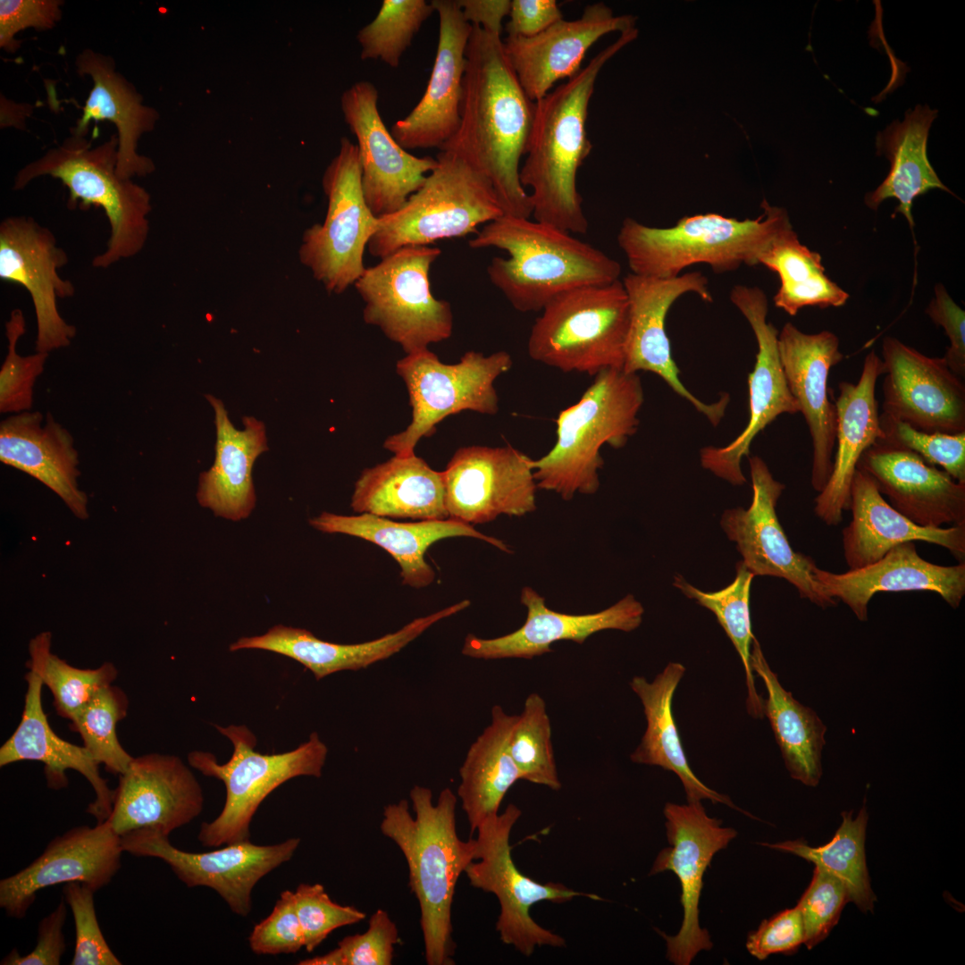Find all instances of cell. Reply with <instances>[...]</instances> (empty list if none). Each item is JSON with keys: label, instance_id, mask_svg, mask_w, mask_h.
<instances>
[{"label": "cell", "instance_id": "1", "mask_svg": "<svg viewBox=\"0 0 965 965\" xmlns=\"http://www.w3.org/2000/svg\"><path fill=\"white\" fill-rule=\"evenodd\" d=\"M466 58L459 127L441 149L457 152L491 181L504 214L530 218L519 173L535 102L523 89L500 36L473 26Z\"/></svg>", "mask_w": 965, "mask_h": 965}, {"label": "cell", "instance_id": "2", "mask_svg": "<svg viewBox=\"0 0 965 965\" xmlns=\"http://www.w3.org/2000/svg\"><path fill=\"white\" fill-rule=\"evenodd\" d=\"M638 36L635 28L599 52L585 67L535 102L534 117L520 167V182L529 187L534 220L585 234L588 220L576 185L579 168L592 145L587 134L590 100L605 63Z\"/></svg>", "mask_w": 965, "mask_h": 965}, {"label": "cell", "instance_id": "3", "mask_svg": "<svg viewBox=\"0 0 965 965\" xmlns=\"http://www.w3.org/2000/svg\"><path fill=\"white\" fill-rule=\"evenodd\" d=\"M407 801L386 805L380 829L403 853L409 886L420 907V926L428 965H451L456 944L452 938L451 907L456 885L474 860V839L463 841L456 826L457 796L449 788L432 802L430 788L415 785Z\"/></svg>", "mask_w": 965, "mask_h": 965}, {"label": "cell", "instance_id": "4", "mask_svg": "<svg viewBox=\"0 0 965 965\" xmlns=\"http://www.w3.org/2000/svg\"><path fill=\"white\" fill-rule=\"evenodd\" d=\"M469 247L508 253L507 258L493 257L487 273L521 313L541 312L567 290L620 280L617 261L572 233L534 219L503 214L484 224Z\"/></svg>", "mask_w": 965, "mask_h": 965}, {"label": "cell", "instance_id": "5", "mask_svg": "<svg viewBox=\"0 0 965 965\" xmlns=\"http://www.w3.org/2000/svg\"><path fill=\"white\" fill-rule=\"evenodd\" d=\"M763 214L737 219L716 213L684 216L670 227H653L633 218L622 222L617 243L630 273L672 278L693 264H705L717 273L759 264L762 254L792 227L787 211L763 199Z\"/></svg>", "mask_w": 965, "mask_h": 965}, {"label": "cell", "instance_id": "6", "mask_svg": "<svg viewBox=\"0 0 965 965\" xmlns=\"http://www.w3.org/2000/svg\"><path fill=\"white\" fill-rule=\"evenodd\" d=\"M643 400L637 373L605 369L594 375L579 400L558 413L551 449L533 459L537 488L553 491L564 500L577 493H596L598 472L604 465L600 449L626 444L638 429Z\"/></svg>", "mask_w": 965, "mask_h": 965}, {"label": "cell", "instance_id": "7", "mask_svg": "<svg viewBox=\"0 0 965 965\" xmlns=\"http://www.w3.org/2000/svg\"><path fill=\"white\" fill-rule=\"evenodd\" d=\"M117 147L116 134L96 147H91V140L71 135L21 168L13 182V189L20 190L38 177L51 176L68 189L70 209L96 206L104 210L110 237L105 250L92 260L96 268L105 269L135 256L149 234L150 195L132 179L118 175Z\"/></svg>", "mask_w": 965, "mask_h": 965}, {"label": "cell", "instance_id": "8", "mask_svg": "<svg viewBox=\"0 0 965 965\" xmlns=\"http://www.w3.org/2000/svg\"><path fill=\"white\" fill-rule=\"evenodd\" d=\"M423 186L396 212L378 217L367 249L379 259L407 246L476 233L504 214L491 181L457 152L440 149Z\"/></svg>", "mask_w": 965, "mask_h": 965}, {"label": "cell", "instance_id": "9", "mask_svg": "<svg viewBox=\"0 0 965 965\" xmlns=\"http://www.w3.org/2000/svg\"><path fill=\"white\" fill-rule=\"evenodd\" d=\"M541 312L527 341L532 359L593 376L623 369L630 312L622 280L567 290Z\"/></svg>", "mask_w": 965, "mask_h": 965}, {"label": "cell", "instance_id": "10", "mask_svg": "<svg viewBox=\"0 0 965 965\" xmlns=\"http://www.w3.org/2000/svg\"><path fill=\"white\" fill-rule=\"evenodd\" d=\"M214 726L231 742V759L220 764L208 751L188 754L192 768L221 780L226 790L221 813L213 821L201 824L197 839L205 847L249 840L250 823L263 801L291 778L320 777L328 754L327 746L315 732L292 751L263 754L255 750L256 738L246 726Z\"/></svg>", "mask_w": 965, "mask_h": 965}, {"label": "cell", "instance_id": "11", "mask_svg": "<svg viewBox=\"0 0 965 965\" xmlns=\"http://www.w3.org/2000/svg\"><path fill=\"white\" fill-rule=\"evenodd\" d=\"M441 254L430 245L403 247L365 267L354 284L365 303V323L378 327L406 355L452 334L450 304L431 291V266Z\"/></svg>", "mask_w": 965, "mask_h": 965}, {"label": "cell", "instance_id": "12", "mask_svg": "<svg viewBox=\"0 0 965 965\" xmlns=\"http://www.w3.org/2000/svg\"><path fill=\"white\" fill-rule=\"evenodd\" d=\"M512 365L504 350L490 355L467 351L455 364L442 363L429 348L406 355L397 362L396 371L407 389L412 419L405 430L389 436L383 447L396 456H409L449 415L465 410L495 415L499 398L494 382Z\"/></svg>", "mask_w": 965, "mask_h": 965}, {"label": "cell", "instance_id": "13", "mask_svg": "<svg viewBox=\"0 0 965 965\" xmlns=\"http://www.w3.org/2000/svg\"><path fill=\"white\" fill-rule=\"evenodd\" d=\"M522 815L510 803L501 813L484 820L477 827L474 860L465 873L472 886L493 894L499 904L496 930L500 940L531 956L537 947L563 948L566 940L539 925L531 916V908L540 902L564 903L583 896L601 900L597 894L577 892L561 883H540L516 868L509 843L511 831Z\"/></svg>", "mask_w": 965, "mask_h": 965}, {"label": "cell", "instance_id": "14", "mask_svg": "<svg viewBox=\"0 0 965 965\" xmlns=\"http://www.w3.org/2000/svg\"><path fill=\"white\" fill-rule=\"evenodd\" d=\"M323 188L326 216L304 232L299 259L329 293L340 294L364 273L365 250L378 224L364 197L357 146L346 137L325 169Z\"/></svg>", "mask_w": 965, "mask_h": 965}, {"label": "cell", "instance_id": "15", "mask_svg": "<svg viewBox=\"0 0 965 965\" xmlns=\"http://www.w3.org/2000/svg\"><path fill=\"white\" fill-rule=\"evenodd\" d=\"M663 813L669 846L657 855L650 876L672 871L679 879L684 913L680 929L675 936L660 935L666 941L667 960L689 965L700 952L713 946L709 931L699 921L704 874L714 855L726 848L737 832L708 816L701 801L667 802Z\"/></svg>", "mask_w": 965, "mask_h": 965}, {"label": "cell", "instance_id": "16", "mask_svg": "<svg viewBox=\"0 0 965 965\" xmlns=\"http://www.w3.org/2000/svg\"><path fill=\"white\" fill-rule=\"evenodd\" d=\"M121 842L123 852L164 860L188 887L212 888L232 912L247 917L256 885L292 858L300 839L271 845L245 840L210 852H189L174 847L169 836L158 831L138 829L122 835Z\"/></svg>", "mask_w": 965, "mask_h": 965}, {"label": "cell", "instance_id": "17", "mask_svg": "<svg viewBox=\"0 0 965 965\" xmlns=\"http://www.w3.org/2000/svg\"><path fill=\"white\" fill-rule=\"evenodd\" d=\"M442 474L449 518L473 525L536 509L533 459L511 445L460 448Z\"/></svg>", "mask_w": 965, "mask_h": 965}, {"label": "cell", "instance_id": "18", "mask_svg": "<svg viewBox=\"0 0 965 965\" xmlns=\"http://www.w3.org/2000/svg\"><path fill=\"white\" fill-rule=\"evenodd\" d=\"M622 282L630 312L623 369L628 373L645 371L656 373L713 425H717L728 405V395L724 394L717 402L709 404L696 398L684 385L672 357L666 331L668 311L683 295L694 293L703 301H713L706 276L701 272L684 273L672 278L647 277L629 273Z\"/></svg>", "mask_w": 965, "mask_h": 965}, {"label": "cell", "instance_id": "19", "mask_svg": "<svg viewBox=\"0 0 965 965\" xmlns=\"http://www.w3.org/2000/svg\"><path fill=\"white\" fill-rule=\"evenodd\" d=\"M730 300L749 323L756 338L758 352L753 371L749 375V421L744 430L722 448L701 450V466L734 485L746 480L741 469L743 457L749 456L755 437L782 414L799 413L792 395L779 348L778 331L767 320L768 298L756 286L737 284L730 291Z\"/></svg>", "mask_w": 965, "mask_h": 965}, {"label": "cell", "instance_id": "20", "mask_svg": "<svg viewBox=\"0 0 965 965\" xmlns=\"http://www.w3.org/2000/svg\"><path fill=\"white\" fill-rule=\"evenodd\" d=\"M68 263L54 233L34 218L11 216L0 223V278L24 287L37 320L36 352L50 353L71 345L77 329L57 308L58 298H71L75 288L58 269Z\"/></svg>", "mask_w": 965, "mask_h": 965}, {"label": "cell", "instance_id": "21", "mask_svg": "<svg viewBox=\"0 0 965 965\" xmlns=\"http://www.w3.org/2000/svg\"><path fill=\"white\" fill-rule=\"evenodd\" d=\"M752 499L747 509H727L721 526L736 542L747 569L755 575L785 579L801 598L826 608L835 600L821 591L815 577L814 560L793 550L777 518L776 507L785 485L776 481L767 464L759 457L749 458Z\"/></svg>", "mask_w": 965, "mask_h": 965}, {"label": "cell", "instance_id": "22", "mask_svg": "<svg viewBox=\"0 0 965 965\" xmlns=\"http://www.w3.org/2000/svg\"><path fill=\"white\" fill-rule=\"evenodd\" d=\"M378 99L375 86L361 80L342 93L340 107L357 141L365 199L381 217L399 210L423 186L437 161L415 156L396 141L382 119Z\"/></svg>", "mask_w": 965, "mask_h": 965}, {"label": "cell", "instance_id": "23", "mask_svg": "<svg viewBox=\"0 0 965 965\" xmlns=\"http://www.w3.org/2000/svg\"><path fill=\"white\" fill-rule=\"evenodd\" d=\"M883 413L926 432H965V384L944 357L896 338L882 342Z\"/></svg>", "mask_w": 965, "mask_h": 965}, {"label": "cell", "instance_id": "24", "mask_svg": "<svg viewBox=\"0 0 965 965\" xmlns=\"http://www.w3.org/2000/svg\"><path fill=\"white\" fill-rule=\"evenodd\" d=\"M122 852L121 836L107 819L72 827L55 837L29 866L0 881V907L21 919L46 887L79 882L96 893L119 871Z\"/></svg>", "mask_w": 965, "mask_h": 965}, {"label": "cell", "instance_id": "25", "mask_svg": "<svg viewBox=\"0 0 965 965\" xmlns=\"http://www.w3.org/2000/svg\"><path fill=\"white\" fill-rule=\"evenodd\" d=\"M204 794L190 768L175 755L133 758L120 775L107 818L120 836L153 829L167 836L202 812Z\"/></svg>", "mask_w": 965, "mask_h": 965}, {"label": "cell", "instance_id": "26", "mask_svg": "<svg viewBox=\"0 0 965 965\" xmlns=\"http://www.w3.org/2000/svg\"><path fill=\"white\" fill-rule=\"evenodd\" d=\"M439 17L436 56L425 91L417 105L390 129L406 150L439 148L456 134L460 123L466 48L473 26L457 0L431 1Z\"/></svg>", "mask_w": 965, "mask_h": 965}, {"label": "cell", "instance_id": "27", "mask_svg": "<svg viewBox=\"0 0 965 965\" xmlns=\"http://www.w3.org/2000/svg\"><path fill=\"white\" fill-rule=\"evenodd\" d=\"M778 348L789 390L809 428L810 482L820 492L831 475L835 447L836 409L828 397V375L844 356L834 332L805 333L792 323H786L778 333Z\"/></svg>", "mask_w": 965, "mask_h": 965}, {"label": "cell", "instance_id": "28", "mask_svg": "<svg viewBox=\"0 0 965 965\" xmlns=\"http://www.w3.org/2000/svg\"><path fill=\"white\" fill-rule=\"evenodd\" d=\"M636 17L614 16L602 2L588 4L575 20L564 19L530 37H506L507 57L527 96L536 102L554 84L581 71L588 50L603 36L634 29Z\"/></svg>", "mask_w": 965, "mask_h": 965}, {"label": "cell", "instance_id": "29", "mask_svg": "<svg viewBox=\"0 0 965 965\" xmlns=\"http://www.w3.org/2000/svg\"><path fill=\"white\" fill-rule=\"evenodd\" d=\"M521 603L527 615L517 630L495 638L466 635L462 654L478 659H524L552 651L558 641L583 644L592 634L608 629L631 632L640 626L644 608L632 594L614 605L591 614L571 615L549 608L545 599L532 587L521 591Z\"/></svg>", "mask_w": 965, "mask_h": 965}, {"label": "cell", "instance_id": "30", "mask_svg": "<svg viewBox=\"0 0 965 965\" xmlns=\"http://www.w3.org/2000/svg\"><path fill=\"white\" fill-rule=\"evenodd\" d=\"M857 468L867 473L889 504L914 524L965 526V483L916 453L877 442L862 454Z\"/></svg>", "mask_w": 965, "mask_h": 965}, {"label": "cell", "instance_id": "31", "mask_svg": "<svg viewBox=\"0 0 965 965\" xmlns=\"http://www.w3.org/2000/svg\"><path fill=\"white\" fill-rule=\"evenodd\" d=\"M815 577L827 597L841 600L860 621L868 620V608L878 592L930 591L957 608L965 595V563L941 566L927 561L914 541L896 545L879 560L844 573L815 569Z\"/></svg>", "mask_w": 965, "mask_h": 965}, {"label": "cell", "instance_id": "32", "mask_svg": "<svg viewBox=\"0 0 965 965\" xmlns=\"http://www.w3.org/2000/svg\"><path fill=\"white\" fill-rule=\"evenodd\" d=\"M884 374L882 359L871 350L857 383L841 382L835 401L836 451L831 475L815 499V513L827 525H837L849 509L851 487L862 454L885 438L880 426L876 384Z\"/></svg>", "mask_w": 965, "mask_h": 965}, {"label": "cell", "instance_id": "33", "mask_svg": "<svg viewBox=\"0 0 965 965\" xmlns=\"http://www.w3.org/2000/svg\"><path fill=\"white\" fill-rule=\"evenodd\" d=\"M25 676L27 691L21 719L13 734L0 748V767L22 760L44 764L46 785L50 789L67 787V769L81 774L91 785L95 800L87 812L97 823L105 821L112 811L114 790L100 776L99 764L85 746L71 743L51 728L42 706L43 680L31 665Z\"/></svg>", "mask_w": 965, "mask_h": 965}, {"label": "cell", "instance_id": "34", "mask_svg": "<svg viewBox=\"0 0 965 965\" xmlns=\"http://www.w3.org/2000/svg\"><path fill=\"white\" fill-rule=\"evenodd\" d=\"M75 65L79 75H88L93 87L82 106V114L71 129V135L85 137L91 121H108L117 129L116 171L123 179L152 173L154 162L137 152L140 137L153 130L159 118L155 109L143 104L135 87L115 71L112 57L92 49L78 55Z\"/></svg>", "mask_w": 965, "mask_h": 965}, {"label": "cell", "instance_id": "35", "mask_svg": "<svg viewBox=\"0 0 965 965\" xmlns=\"http://www.w3.org/2000/svg\"><path fill=\"white\" fill-rule=\"evenodd\" d=\"M470 605L461 600L430 615L415 618L398 631L377 639L353 644L323 641L304 628L276 625L262 635L241 637L231 651L245 649L268 650L289 657L310 670L318 681L343 670H359L399 652L437 622Z\"/></svg>", "mask_w": 965, "mask_h": 965}, {"label": "cell", "instance_id": "36", "mask_svg": "<svg viewBox=\"0 0 965 965\" xmlns=\"http://www.w3.org/2000/svg\"><path fill=\"white\" fill-rule=\"evenodd\" d=\"M0 460L44 483L75 516L88 518V497L78 484L80 473L73 437L50 412L44 416L39 411H26L3 420Z\"/></svg>", "mask_w": 965, "mask_h": 965}, {"label": "cell", "instance_id": "37", "mask_svg": "<svg viewBox=\"0 0 965 965\" xmlns=\"http://www.w3.org/2000/svg\"><path fill=\"white\" fill-rule=\"evenodd\" d=\"M316 530L341 533L373 543L397 561L402 583L421 589L429 586L436 573L425 560V552L436 541L453 537H469L486 541L499 550L510 553L502 541L486 535L472 524L453 518L397 522L371 514L344 516L323 512L309 520Z\"/></svg>", "mask_w": 965, "mask_h": 965}, {"label": "cell", "instance_id": "38", "mask_svg": "<svg viewBox=\"0 0 965 965\" xmlns=\"http://www.w3.org/2000/svg\"><path fill=\"white\" fill-rule=\"evenodd\" d=\"M852 521L843 531V549L850 569L861 568L882 558L906 541H922L949 550L961 562L965 557V526L925 527L894 509L882 496L874 480L857 468L851 487Z\"/></svg>", "mask_w": 965, "mask_h": 965}, {"label": "cell", "instance_id": "39", "mask_svg": "<svg viewBox=\"0 0 965 965\" xmlns=\"http://www.w3.org/2000/svg\"><path fill=\"white\" fill-rule=\"evenodd\" d=\"M205 397L214 413L215 457L210 469L199 475L197 499L216 516L240 521L256 506L252 468L268 450L265 426L253 416H245L244 428L239 430L221 399L210 394Z\"/></svg>", "mask_w": 965, "mask_h": 965}, {"label": "cell", "instance_id": "40", "mask_svg": "<svg viewBox=\"0 0 965 965\" xmlns=\"http://www.w3.org/2000/svg\"><path fill=\"white\" fill-rule=\"evenodd\" d=\"M350 506L358 514L387 518H449L442 472L415 453L396 456L362 471Z\"/></svg>", "mask_w": 965, "mask_h": 965}, {"label": "cell", "instance_id": "41", "mask_svg": "<svg viewBox=\"0 0 965 965\" xmlns=\"http://www.w3.org/2000/svg\"><path fill=\"white\" fill-rule=\"evenodd\" d=\"M684 673L683 664L669 662L652 682L638 676L630 681L631 689L641 700L647 721L641 743L630 759L634 763L674 772L684 785L688 802L709 800L714 804L721 803L743 811L728 796L701 782L688 763L672 712L674 693Z\"/></svg>", "mask_w": 965, "mask_h": 965}, {"label": "cell", "instance_id": "42", "mask_svg": "<svg viewBox=\"0 0 965 965\" xmlns=\"http://www.w3.org/2000/svg\"><path fill=\"white\" fill-rule=\"evenodd\" d=\"M937 111L927 105H917L905 113L902 122L894 121L876 137L877 155L889 160L890 170L883 182L865 196V204L877 210L888 198L899 205L895 213L902 214L912 227L914 199L937 189L953 193L943 184L931 165L927 153L929 129Z\"/></svg>", "mask_w": 965, "mask_h": 965}, {"label": "cell", "instance_id": "43", "mask_svg": "<svg viewBox=\"0 0 965 965\" xmlns=\"http://www.w3.org/2000/svg\"><path fill=\"white\" fill-rule=\"evenodd\" d=\"M750 665L765 684L768 697L763 700V714L769 720L790 776L807 786H817L822 776L827 726L812 709L800 703L781 685L755 636Z\"/></svg>", "mask_w": 965, "mask_h": 965}, {"label": "cell", "instance_id": "44", "mask_svg": "<svg viewBox=\"0 0 965 965\" xmlns=\"http://www.w3.org/2000/svg\"><path fill=\"white\" fill-rule=\"evenodd\" d=\"M517 715L492 707L491 722L470 745L459 768L457 796L474 833L499 806L521 774L509 751V736Z\"/></svg>", "mask_w": 965, "mask_h": 965}, {"label": "cell", "instance_id": "45", "mask_svg": "<svg viewBox=\"0 0 965 965\" xmlns=\"http://www.w3.org/2000/svg\"><path fill=\"white\" fill-rule=\"evenodd\" d=\"M759 264L777 273L780 287L773 301L789 315L806 306L839 307L849 298L826 274L820 255L801 243L793 226L773 240Z\"/></svg>", "mask_w": 965, "mask_h": 965}, {"label": "cell", "instance_id": "46", "mask_svg": "<svg viewBox=\"0 0 965 965\" xmlns=\"http://www.w3.org/2000/svg\"><path fill=\"white\" fill-rule=\"evenodd\" d=\"M868 821L863 806L855 818L852 811L842 812V823L826 844L810 846L803 839L760 844L801 857L829 872L845 885L849 902L862 912H873L877 897L871 888L865 853Z\"/></svg>", "mask_w": 965, "mask_h": 965}, {"label": "cell", "instance_id": "47", "mask_svg": "<svg viewBox=\"0 0 965 965\" xmlns=\"http://www.w3.org/2000/svg\"><path fill=\"white\" fill-rule=\"evenodd\" d=\"M754 575L743 561L736 564V575L732 583L713 592H702L682 575H676L674 585L685 596L695 600L700 605L711 610L738 652L745 671L748 691L747 710L753 717L761 718L763 699L758 694L750 665L751 646L754 634L751 632L749 600Z\"/></svg>", "mask_w": 965, "mask_h": 965}, {"label": "cell", "instance_id": "48", "mask_svg": "<svg viewBox=\"0 0 965 965\" xmlns=\"http://www.w3.org/2000/svg\"><path fill=\"white\" fill-rule=\"evenodd\" d=\"M51 638L49 632H42L30 640L29 665L52 692L57 714L71 722L101 689L114 682L118 669L111 662L94 669L75 667L51 653Z\"/></svg>", "mask_w": 965, "mask_h": 965}, {"label": "cell", "instance_id": "49", "mask_svg": "<svg viewBox=\"0 0 965 965\" xmlns=\"http://www.w3.org/2000/svg\"><path fill=\"white\" fill-rule=\"evenodd\" d=\"M510 755L522 780L558 791L561 788L551 741V725L543 698L529 694L509 736Z\"/></svg>", "mask_w": 965, "mask_h": 965}, {"label": "cell", "instance_id": "50", "mask_svg": "<svg viewBox=\"0 0 965 965\" xmlns=\"http://www.w3.org/2000/svg\"><path fill=\"white\" fill-rule=\"evenodd\" d=\"M434 12L425 0H383L374 19L357 35L362 60H380L399 67L423 23Z\"/></svg>", "mask_w": 965, "mask_h": 965}, {"label": "cell", "instance_id": "51", "mask_svg": "<svg viewBox=\"0 0 965 965\" xmlns=\"http://www.w3.org/2000/svg\"><path fill=\"white\" fill-rule=\"evenodd\" d=\"M128 707L125 692L111 684L101 689L71 721L72 730L80 734L95 760L119 776L134 758L123 749L116 734L117 724L126 717Z\"/></svg>", "mask_w": 965, "mask_h": 965}, {"label": "cell", "instance_id": "52", "mask_svg": "<svg viewBox=\"0 0 965 965\" xmlns=\"http://www.w3.org/2000/svg\"><path fill=\"white\" fill-rule=\"evenodd\" d=\"M26 331V320L20 308L13 309L5 323L7 354L0 369V413L31 411L34 386L44 372L49 354L36 352L21 356L16 347Z\"/></svg>", "mask_w": 965, "mask_h": 965}, {"label": "cell", "instance_id": "53", "mask_svg": "<svg viewBox=\"0 0 965 965\" xmlns=\"http://www.w3.org/2000/svg\"><path fill=\"white\" fill-rule=\"evenodd\" d=\"M879 421L885 438L878 442L912 451L965 483V432H926L885 413L879 415Z\"/></svg>", "mask_w": 965, "mask_h": 965}, {"label": "cell", "instance_id": "54", "mask_svg": "<svg viewBox=\"0 0 965 965\" xmlns=\"http://www.w3.org/2000/svg\"><path fill=\"white\" fill-rule=\"evenodd\" d=\"M847 902L848 892L843 882L815 866L811 881L796 904L802 919L803 944L807 949L811 950L828 936Z\"/></svg>", "mask_w": 965, "mask_h": 965}, {"label": "cell", "instance_id": "55", "mask_svg": "<svg viewBox=\"0 0 965 965\" xmlns=\"http://www.w3.org/2000/svg\"><path fill=\"white\" fill-rule=\"evenodd\" d=\"M297 914L301 924L304 948L312 952L335 929L357 923L366 914L349 905L334 902L321 884L301 883L294 891Z\"/></svg>", "mask_w": 965, "mask_h": 965}, {"label": "cell", "instance_id": "56", "mask_svg": "<svg viewBox=\"0 0 965 965\" xmlns=\"http://www.w3.org/2000/svg\"><path fill=\"white\" fill-rule=\"evenodd\" d=\"M95 892L79 882L63 886V898L75 925V948L71 965H121L101 931L94 903Z\"/></svg>", "mask_w": 965, "mask_h": 965}, {"label": "cell", "instance_id": "57", "mask_svg": "<svg viewBox=\"0 0 965 965\" xmlns=\"http://www.w3.org/2000/svg\"><path fill=\"white\" fill-rule=\"evenodd\" d=\"M248 944L257 955L295 953L305 946L294 892L285 890L281 893L271 913L254 926Z\"/></svg>", "mask_w": 965, "mask_h": 965}, {"label": "cell", "instance_id": "58", "mask_svg": "<svg viewBox=\"0 0 965 965\" xmlns=\"http://www.w3.org/2000/svg\"><path fill=\"white\" fill-rule=\"evenodd\" d=\"M399 942L396 924L386 910L378 909L365 932L344 937L335 950L340 965H390Z\"/></svg>", "mask_w": 965, "mask_h": 965}, {"label": "cell", "instance_id": "59", "mask_svg": "<svg viewBox=\"0 0 965 965\" xmlns=\"http://www.w3.org/2000/svg\"><path fill=\"white\" fill-rule=\"evenodd\" d=\"M62 5L61 0H1L0 47L14 53L21 46L17 33L28 28H54L62 18Z\"/></svg>", "mask_w": 965, "mask_h": 965}, {"label": "cell", "instance_id": "60", "mask_svg": "<svg viewBox=\"0 0 965 965\" xmlns=\"http://www.w3.org/2000/svg\"><path fill=\"white\" fill-rule=\"evenodd\" d=\"M804 943V928L797 906L762 920L747 936L746 948L759 961L772 954L791 955Z\"/></svg>", "mask_w": 965, "mask_h": 965}, {"label": "cell", "instance_id": "61", "mask_svg": "<svg viewBox=\"0 0 965 965\" xmlns=\"http://www.w3.org/2000/svg\"><path fill=\"white\" fill-rule=\"evenodd\" d=\"M926 314L944 328L950 340L943 357L948 367L959 377H965V312L951 298L942 283L935 286V296Z\"/></svg>", "mask_w": 965, "mask_h": 965}, {"label": "cell", "instance_id": "62", "mask_svg": "<svg viewBox=\"0 0 965 965\" xmlns=\"http://www.w3.org/2000/svg\"><path fill=\"white\" fill-rule=\"evenodd\" d=\"M67 915L66 902L63 898L57 907L43 918L38 927L35 948L22 956L13 949L0 962L1 965H58L65 952L63 932Z\"/></svg>", "mask_w": 965, "mask_h": 965}, {"label": "cell", "instance_id": "63", "mask_svg": "<svg viewBox=\"0 0 965 965\" xmlns=\"http://www.w3.org/2000/svg\"><path fill=\"white\" fill-rule=\"evenodd\" d=\"M507 37H533L563 19L555 0H512Z\"/></svg>", "mask_w": 965, "mask_h": 965}, {"label": "cell", "instance_id": "64", "mask_svg": "<svg viewBox=\"0 0 965 965\" xmlns=\"http://www.w3.org/2000/svg\"><path fill=\"white\" fill-rule=\"evenodd\" d=\"M463 17L472 26L501 36L502 21L508 16L510 0H457Z\"/></svg>", "mask_w": 965, "mask_h": 965}]
</instances>
